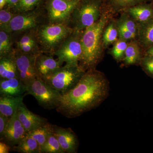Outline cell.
<instances>
[{
  "label": "cell",
  "mask_w": 153,
  "mask_h": 153,
  "mask_svg": "<svg viewBox=\"0 0 153 153\" xmlns=\"http://www.w3.org/2000/svg\"><path fill=\"white\" fill-rule=\"evenodd\" d=\"M109 91V81L103 73L88 70L75 87L62 94L56 111L68 118L77 117L100 105Z\"/></svg>",
  "instance_id": "6da1fadb"
},
{
  "label": "cell",
  "mask_w": 153,
  "mask_h": 153,
  "mask_svg": "<svg viewBox=\"0 0 153 153\" xmlns=\"http://www.w3.org/2000/svg\"><path fill=\"white\" fill-rule=\"evenodd\" d=\"M109 11L102 9L98 21L82 31V55L79 66L86 71L95 69L102 56V34L109 19Z\"/></svg>",
  "instance_id": "7a4b0ae2"
},
{
  "label": "cell",
  "mask_w": 153,
  "mask_h": 153,
  "mask_svg": "<svg viewBox=\"0 0 153 153\" xmlns=\"http://www.w3.org/2000/svg\"><path fill=\"white\" fill-rule=\"evenodd\" d=\"M74 31L68 25L48 23L36 30V36L42 53L54 55L55 51Z\"/></svg>",
  "instance_id": "3957f363"
},
{
  "label": "cell",
  "mask_w": 153,
  "mask_h": 153,
  "mask_svg": "<svg viewBox=\"0 0 153 153\" xmlns=\"http://www.w3.org/2000/svg\"><path fill=\"white\" fill-rule=\"evenodd\" d=\"M104 0H82L71 15L73 30L81 31L91 26L101 16Z\"/></svg>",
  "instance_id": "277c9868"
},
{
  "label": "cell",
  "mask_w": 153,
  "mask_h": 153,
  "mask_svg": "<svg viewBox=\"0 0 153 153\" xmlns=\"http://www.w3.org/2000/svg\"><path fill=\"white\" fill-rule=\"evenodd\" d=\"M85 72L79 66L65 65L43 79L61 94H64L75 87Z\"/></svg>",
  "instance_id": "5b68a950"
},
{
  "label": "cell",
  "mask_w": 153,
  "mask_h": 153,
  "mask_svg": "<svg viewBox=\"0 0 153 153\" xmlns=\"http://www.w3.org/2000/svg\"><path fill=\"white\" fill-rule=\"evenodd\" d=\"M27 93L33 96L39 105L47 110L56 109L62 95L40 77L27 85Z\"/></svg>",
  "instance_id": "8992f818"
},
{
  "label": "cell",
  "mask_w": 153,
  "mask_h": 153,
  "mask_svg": "<svg viewBox=\"0 0 153 153\" xmlns=\"http://www.w3.org/2000/svg\"><path fill=\"white\" fill-rule=\"evenodd\" d=\"M81 33L82 31L74 30L54 53L60 66L64 63L66 66H79L82 55Z\"/></svg>",
  "instance_id": "52a82bcc"
},
{
  "label": "cell",
  "mask_w": 153,
  "mask_h": 153,
  "mask_svg": "<svg viewBox=\"0 0 153 153\" xmlns=\"http://www.w3.org/2000/svg\"><path fill=\"white\" fill-rule=\"evenodd\" d=\"M78 3L70 0H46L45 7L49 23L68 25Z\"/></svg>",
  "instance_id": "ba28073f"
},
{
  "label": "cell",
  "mask_w": 153,
  "mask_h": 153,
  "mask_svg": "<svg viewBox=\"0 0 153 153\" xmlns=\"http://www.w3.org/2000/svg\"><path fill=\"white\" fill-rule=\"evenodd\" d=\"M16 64L19 77L25 85H27L39 77L36 70V60L37 55L26 54L14 49L12 53Z\"/></svg>",
  "instance_id": "9c48e42d"
},
{
  "label": "cell",
  "mask_w": 153,
  "mask_h": 153,
  "mask_svg": "<svg viewBox=\"0 0 153 153\" xmlns=\"http://www.w3.org/2000/svg\"><path fill=\"white\" fill-rule=\"evenodd\" d=\"M40 14L35 10L17 13L11 20L5 31L12 33H25L28 31L36 30L39 27Z\"/></svg>",
  "instance_id": "30bf717a"
},
{
  "label": "cell",
  "mask_w": 153,
  "mask_h": 153,
  "mask_svg": "<svg viewBox=\"0 0 153 153\" xmlns=\"http://www.w3.org/2000/svg\"><path fill=\"white\" fill-rule=\"evenodd\" d=\"M28 134L19 120L16 111L10 118L8 124L0 139L1 141L7 144L12 149L22 141L28 135Z\"/></svg>",
  "instance_id": "8fae6325"
},
{
  "label": "cell",
  "mask_w": 153,
  "mask_h": 153,
  "mask_svg": "<svg viewBox=\"0 0 153 153\" xmlns=\"http://www.w3.org/2000/svg\"><path fill=\"white\" fill-rule=\"evenodd\" d=\"M53 131L65 153L77 152L79 146L78 138L70 128H64L53 125Z\"/></svg>",
  "instance_id": "7c38bea8"
},
{
  "label": "cell",
  "mask_w": 153,
  "mask_h": 153,
  "mask_svg": "<svg viewBox=\"0 0 153 153\" xmlns=\"http://www.w3.org/2000/svg\"><path fill=\"white\" fill-rule=\"evenodd\" d=\"M17 113L19 120L28 133L48 122L47 119L30 111L23 102L18 107Z\"/></svg>",
  "instance_id": "4fadbf2b"
},
{
  "label": "cell",
  "mask_w": 153,
  "mask_h": 153,
  "mask_svg": "<svg viewBox=\"0 0 153 153\" xmlns=\"http://www.w3.org/2000/svg\"><path fill=\"white\" fill-rule=\"evenodd\" d=\"M36 66L39 77L44 79L62 66H60L58 60H55L52 56L41 53L36 56Z\"/></svg>",
  "instance_id": "5bb4252c"
},
{
  "label": "cell",
  "mask_w": 153,
  "mask_h": 153,
  "mask_svg": "<svg viewBox=\"0 0 153 153\" xmlns=\"http://www.w3.org/2000/svg\"><path fill=\"white\" fill-rule=\"evenodd\" d=\"M27 86L20 78L0 79V95L19 97L25 95Z\"/></svg>",
  "instance_id": "9a60e30c"
},
{
  "label": "cell",
  "mask_w": 153,
  "mask_h": 153,
  "mask_svg": "<svg viewBox=\"0 0 153 153\" xmlns=\"http://www.w3.org/2000/svg\"><path fill=\"white\" fill-rule=\"evenodd\" d=\"M123 11L128 13L138 23H143L153 18V3H142Z\"/></svg>",
  "instance_id": "2e32d148"
},
{
  "label": "cell",
  "mask_w": 153,
  "mask_h": 153,
  "mask_svg": "<svg viewBox=\"0 0 153 153\" xmlns=\"http://www.w3.org/2000/svg\"><path fill=\"white\" fill-rule=\"evenodd\" d=\"M25 96L14 97L11 96H0V113L11 118L17 111L18 107L23 102Z\"/></svg>",
  "instance_id": "e0dca14e"
},
{
  "label": "cell",
  "mask_w": 153,
  "mask_h": 153,
  "mask_svg": "<svg viewBox=\"0 0 153 153\" xmlns=\"http://www.w3.org/2000/svg\"><path fill=\"white\" fill-rule=\"evenodd\" d=\"M20 78L16 64L11 55L0 58V78Z\"/></svg>",
  "instance_id": "ac0fdd59"
},
{
  "label": "cell",
  "mask_w": 153,
  "mask_h": 153,
  "mask_svg": "<svg viewBox=\"0 0 153 153\" xmlns=\"http://www.w3.org/2000/svg\"><path fill=\"white\" fill-rule=\"evenodd\" d=\"M139 42L145 49L153 46V18L147 22L138 23Z\"/></svg>",
  "instance_id": "d6986e66"
},
{
  "label": "cell",
  "mask_w": 153,
  "mask_h": 153,
  "mask_svg": "<svg viewBox=\"0 0 153 153\" xmlns=\"http://www.w3.org/2000/svg\"><path fill=\"white\" fill-rule=\"evenodd\" d=\"M152 0H104L103 8L109 12L124 11L134 6Z\"/></svg>",
  "instance_id": "ffe728a7"
},
{
  "label": "cell",
  "mask_w": 153,
  "mask_h": 153,
  "mask_svg": "<svg viewBox=\"0 0 153 153\" xmlns=\"http://www.w3.org/2000/svg\"><path fill=\"white\" fill-rule=\"evenodd\" d=\"M11 151L21 153H41V147L37 141L28 134L22 141L12 148Z\"/></svg>",
  "instance_id": "44dd1931"
},
{
  "label": "cell",
  "mask_w": 153,
  "mask_h": 153,
  "mask_svg": "<svg viewBox=\"0 0 153 153\" xmlns=\"http://www.w3.org/2000/svg\"><path fill=\"white\" fill-rule=\"evenodd\" d=\"M142 58L138 43L135 41L128 43L123 59L124 63L127 65H134L139 62L140 63Z\"/></svg>",
  "instance_id": "7402d4cb"
},
{
  "label": "cell",
  "mask_w": 153,
  "mask_h": 153,
  "mask_svg": "<svg viewBox=\"0 0 153 153\" xmlns=\"http://www.w3.org/2000/svg\"><path fill=\"white\" fill-rule=\"evenodd\" d=\"M53 131V125L48 122L39 128L30 132L28 135L37 141L40 145L41 150V148Z\"/></svg>",
  "instance_id": "603a6c76"
},
{
  "label": "cell",
  "mask_w": 153,
  "mask_h": 153,
  "mask_svg": "<svg viewBox=\"0 0 153 153\" xmlns=\"http://www.w3.org/2000/svg\"><path fill=\"white\" fill-rule=\"evenodd\" d=\"M11 35L6 31L0 30V58L11 55L13 51Z\"/></svg>",
  "instance_id": "cb8c5ba5"
},
{
  "label": "cell",
  "mask_w": 153,
  "mask_h": 153,
  "mask_svg": "<svg viewBox=\"0 0 153 153\" xmlns=\"http://www.w3.org/2000/svg\"><path fill=\"white\" fill-rule=\"evenodd\" d=\"M119 36L118 31L116 22L112 21L107 26L102 34V41L103 46L107 47L117 41Z\"/></svg>",
  "instance_id": "d4e9b609"
},
{
  "label": "cell",
  "mask_w": 153,
  "mask_h": 153,
  "mask_svg": "<svg viewBox=\"0 0 153 153\" xmlns=\"http://www.w3.org/2000/svg\"><path fill=\"white\" fill-rule=\"evenodd\" d=\"M117 25L123 27L127 30L138 36L139 30V24L126 12L123 13L120 19L116 22Z\"/></svg>",
  "instance_id": "484cf974"
},
{
  "label": "cell",
  "mask_w": 153,
  "mask_h": 153,
  "mask_svg": "<svg viewBox=\"0 0 153 153\" xmlns=\"http://www.w3.org/2000/svg\"><path fill=\"white\" fill-rule=\"evenodd\" d=\"M41 153H65L53 131L41 148Z\"/></svg>",
  "instance_id": "4316f807"
},
{
  "label": "cell",
  "mask_w": 153,
  "mask_h": 153,
  "mask_svg": "<svg viewBox=\"0 0 153 153\" xmlns=\"http://www.w3.org/2000/svg\"><path fill=\"white\" fill-rule=\"evenodd\" d=\"M43 0H20L13 10L16 13H24L35 10Z\"/></svg>",
  "instance_id": "83f0119b"
},
{
  "label": "cell",
  "mask_w": 153,
  "mask_h": 153,
  "mask_svg": "<svg viewBox=\"0 0 153 153\" xmlns=\"http://www.w3.org/2000/svg\"><path fill=\"white\" fill-rule=\"evenodd\" d=\"M127 41L120 38L114 43V45L111 49V53L114 59L117 61L123 60L125 52L128 45Z\"/></svg>",
  "instance_id": "f1b7e54d"
},
{
  "label": "cell",
  "mask_w": 153,
  "mask_h": 153,
  "mask_svg": "<svg viewBox=\"0 0 153 153\" xmlns=\"http://www.w3.org/2000/svg\"><path fill=\"white\" fill-rule=\"evenodd\" d=\"M17 13H15L13 9L9 8H4L0 10V28L1 30L5 31L11 20L16 16Z\"/></svg>",
  "instance_id": "f546056e"
},
{
  "label": "cell",
  "mask_w": 153,
  "mask_h": 153,
  "mask_svg": "<svg viewBox=\"0 0 153 153\" xmlns=\"http://www.w3.org/2000/svg\"><path fill=\"white\" fill-rule=\"evenodd\" d=\"M140 63L145 72L153 78V56L146 55L143 57Z\"/></svg>",
  "instance_id": "4dcf8cb0"
},
{
  "label": "cell",
  "mask_w": 153,
  "mask_h": 153,
  "mask_svg": "<svg viewBox=\"0 0 153 153\" xmlns=\"http://www.w3.org/2000/svg\"><path fill=\"white\" fill-rule=\"evenodd\" d=\"M118 31V35L120 39L128 41L132 40L136 37V36L126 29L117 25Z\"/></svg>",
  "instance_id": "1f68e13d"
},
{
  "label": "cell",
  "mask_w": 153,
  "mask_h": 153,
  "mask_svg": "<svg viewBox=\"0 0 153 153\" xmlns=\"http://www.w3.org/2000/svg\"><path fill=\"white\" fill-rule=\"evenodd\" d=\"M10 118L0 113V137H2Z\"/></svg>",
  "instance_id": "d6a6232c"
},
{
  "label": "cell",
  "mask_w": 153,
  "mask_h": 153,
  "mask_svg": "<svg viewBox=\"0 0 153 153\" xmlns=\"http://www.w3.org/2000/svg\"><path fill=\"white\" fill-rule=\"evenodd\" d=\"M11 151V147L7 144L2 141L0 142V153H9Z\"/></svg>",
  "instance_id": "836d02e7"
},
{
  "label": "cell",
  "mask_w": 153,
  "mask_h": 153,
  "mask_svg": "<svg viewBox=\"0 0 153 153\" xmlns=\"http://www.w3.org/2000/svg\"><path fill=\"white\" fill-rule=\"evenodd\" d=\"M20 0H7V7L13 10L19 3Z\"/></svg>",
  "instance_id": "e575fe53"
},
{
  "label": "cell",
  "mask_w": 153,
  "mask_h": 153,
  "mask_svg": "<svg viewBox=\"0 0 153 153\" xmlns=\"http://www.w3.org/2000/svg\"><path fill=\"white\" fill-rule=\"evenodd\" d=\"M7 5V0H0V10L4 8Z\"/></svg>",
  "instance_id": "d590c367"
},
{
  "label": "cell",
  "mask_w": 153,
  "mask_h": 153,
  "mask_svg": "<svg viewBox=\"0 0 153 153\" xmlns=\"http://www.w3.org/2000/svg\"><path fill=\"white\" fill-rule=\"evenodd\" d=\"M146 55L153 56V46L149 47L148 49H146Z\"/></svg>",
  "instance_id": "8d00e7d4"
},
{
  "label": "cell",
  "mask_w": 153,
  "mask_h": 153,
  "mask_svg": "<svg viewBox=\"0 0 153 153\" xmlns=\"http://www.w3.org/2000/svg\"><path fill=\"white\" fill-rule=\"evenodd\" d=\"M70 1H72L77 2H79L80 1H82V0H70Z\"/></svg>",
  "instance_id": "74e56055"
},
{
  "label": "cell",
  "mask_w": 153,
  "mask_h": 153,
  "mask_svg": "<svg viewBox=\"0 0 153 153\" xmlns=\"http://www.w3.org/2000/svg\"><path fill=\"white\" fill-rule=\"evenodd\" d=\"M152 3H153V0H152Z\"/></svg>",
  "instance_id": "f35d334b"
}]
</instances>
